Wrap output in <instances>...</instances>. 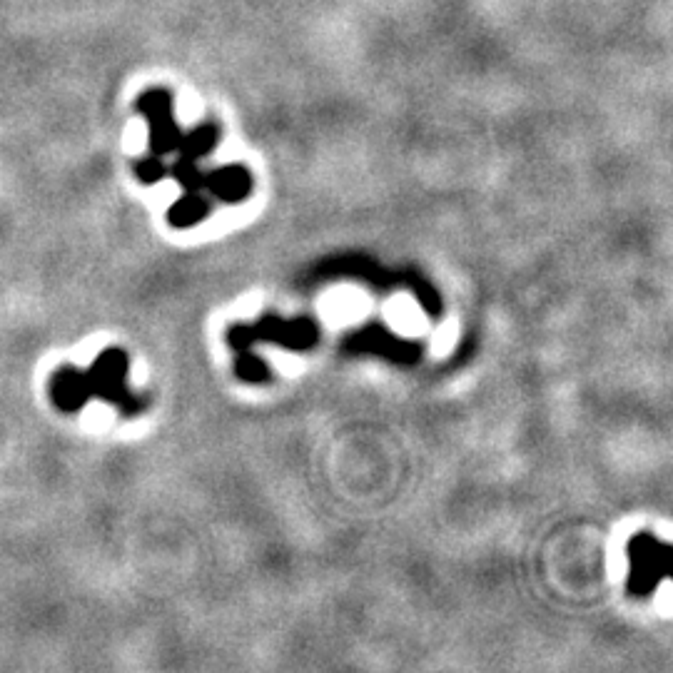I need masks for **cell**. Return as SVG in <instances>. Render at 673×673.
Returning a JSON list of instances; mask_svg holds the SVG:
<instances>
[{
  "label": "cell",
  "mask_w": 673,
  "mask_h": 673,
  "mask_svg": "<svg viewBox=\"0 0 673 673\" xmlns=\"http://www.w3.org/2000/svg\"><path fill=\"white\" fill-rule=\"evenodd\" d=\"M138 110L150 123V148L163 155L180 145V133L172 118V95L165 88H150L138 98Z\"/></svg>",
  "instance_id": "obj_1"
},
{
  "label": "cell",
  "mask_w": 673,
  "mask_h": 673,
  "mask_svg": "<svg viewBox=\"0 0 673 673\" xmlns=\"http://www.w3.org/2000/svg\"><path fill=\"white\" fill-rule=\"evenodd\" d=\"M389 317H392L394 325L402 332H417L424 325V317L419 312V307L414 305L407 297H399L392 307H389Z\"/></svg>",
  "instance_id": "obj_2"
},
{
  "label": "cell",
  "mask_w": 673,
  "mask_h": 673,
  "mask_svg": "<svg viewBox=\"0 0 673 673\" xmlns=\"http://www.w3.org/2000/svg\"><path fill=\"white\" fill-rule=\"evenodd\" d=\"M359 312L357 295H335L332 297L330 315L332 317H354Z\"/></svg>",
  "instance_id": "obj_3"
},
{
  "label": "cell",
  "mask_w": 673,
  "mask_h": 673,
  "mask_svg": "<svg viewBox=\"0 0 673 673\" xmlns=\"http://www.w3.org/2000/svg\"><path fill=\"white\" fill-rule=\"evenodd\" d=\"M439 347H449V342H452V327H444L442 332H439Z\"/></svg>",
  "instance_id": "obj_4"
}]
</instances>
